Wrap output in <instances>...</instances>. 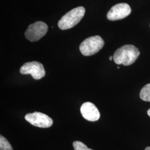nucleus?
I'll return each mask as SVG.
<instances>
[{
	"instance_id": "nucleus-1",
	"label": "nucleus",
	"mask_w": 150,
	"mask_h": 150,
	"mask_svg": "<svg viewBox=\"0 0 150 150\" xmlns=\"http://www.w3.org/2000/svg\"><path fill=\"white\" fill-rule=\"evenodd\" d=\"M139 54V50L136 47L131 45H126L115 51L113 59L116 64L129 66L134 63Z\"/></svg>"
},
{
	"instance_id": "nucleus-2",
	"label": "nucleus",
	"mask_w": 150,
	"mask_h": 150,
	"mask_svg": "<svg viewBox=\"0 0 150 150\" xmlns=\"http://www.w3.org/2000/svg\"><path fill=\"white\" fill-rule=\"evenodd\" d=\"M85 13V8L79 6L72 9L62 17L58 22V26L61 30L70 29L78 24Z\"/></svg>"
},
{
	"instance_id": "nucleus-3",
	"label": "nucleus",
	"mask_w": 150,
	"mask_h": 150,
	"mask_svg": "<svg viewBox=\"0 0 150 150\" xmlns=\"http://www.w3.org/2000/svg\"><path fill=\"white\" fill-rule=\"evenodd\" d=\"M105 45V42L100 36L87 38L80 46L81 53L83 56H89L97 53Z\"/></svg>"
},
{
	"instance_id": "nucleus-4",
	"label": "nucleus",
	"mask_w": 150,
	"mask_h": 150,
	"mask_svg": "<svg viewBox=\"0 0 150 150\" xmlns=\"http://www.w3.org/2000/svg\"><path fill=\"white\" fill-rule=\"evenodd\" d=\"M48 26L42 21H38L30 25L25 33L26 38L31 42L40 40L47 33Z\"/></svg>"
},
{
	"instance_id": "nucleus-5",
	"label": "nucleus",
	"mask_w": 150,
	"mask_h": 150,
	"mask_svg": "<svg viewBox=\"0 0 150 150\" xmlns=\"http://www.w3.org/2000/svg\"><path fill=\"white\" fill-rule=\"evenodd\" d=\"M22 75H31L35 80H40L45 76L43 64L38 61L28 62L23 64L20 69Z\"/></svg>"
},
{
	"instance_id": "nucleus-6",
	"label": "nucleus",
	"mask_w": 150,
	"mask_h": 150,
	"mask_svg": "<svg viewBox=\"0 0 150 150\" xmlns=\"http://www.w3.org/2000/svg\"><path fill=\"white\" fill-rule=\"evenodd\" d=\"M25 120L33 126L40 128H48L53 124L52 119L47 115L39 112L27 113Z\"/></svg>"
},
{
	"instance_id": "nucleus-7",
	"label": "nucleus",
	"mask_w": 150,
	"mask_h": 150,
	"mask_svg": "<svg viewBox=\"0 0 150 150\" xmlns=\"http://www.w3.org/2000/svg\"><path fill=\"white\" fill-rule=\"evenodd\" d=\"M131 12V8L127 4L120 3L113 6L108 12L107 19L110 21H116L127 17Z\"/></svg>"
},
{
	"instance_id": "nucleus-8",
	"label": "nucleus",
	"mask_w": 150,
	"mask_h": 150,
	"mask_svg": "<svg viewBox=\"0 0 150 150\" xmlns=\"http://www.w3.org/2000/svg\"><path fill=\"white\" fill-rule=\"evenodd\" d=\"M81 113L83 117L89 121H96L100 117V113L96 106L92 103L85 102L81 106Z\"/></svg>"
},
{
	"instance_id": "nucleus-9",
	"label": "nucleus",
	"mask_w": 150,
	"mask_h": 150,
	"mask_svg": "<svg viewBox=\"0 0 150 150\" xmlns=\"http://www.w3.org/2000/svg\"><path fill=\"white\" fill-rule=\"evenodd\" d=\"M139 97L143 101L150 102V83L147 84L141 89Z\"/></svg>"
},
{
	"instance_id": "nucleus-10",
	"label": "nucleus",
	"mask_w": 150,
	"mask_h": 150,
	"mask_svg": "<svg viewBox=\"0 0 150 150\" xmlns=\"http://www.w3.org/2000/svg\"><path fill=\"white\" fill-rule=\"evenodd\" d=\"M0 150H13L11 144L2 135L0 136Z\"/></svg>"
},
{
	"instance_id": "nucleus-11",
	"label": "nucleus",
	"mask_w": 150,
	"mask_h": 150,
	"mask_svg": "<svg viewBox=\"0 0 150 150\" xmlns=\"http://www.w3.org/2000/svg\"><path fill=\"white\" fill-rule=\"evenodd\" d=\"M73 147L75 150H93L87 147L86 145H85L83 142L76 141L73 142Z\"/></svg>"
},
{
	"instance_id": "nucleus-12",
	"label": "nucleus",
	"mask_w": 150,
	"mask_h": 150,
	"mask_svg": "<svg viewBox=\"0 0 150 150\" xmlns=\"http://www.w3.org/2000/svg\"><path fill=\"white\" fill-rule=\"evenodd\" d=\"M147 114H148V115L150 117V108L147 111Z\"/></svg>"
},
{
	"instance_id": "nucleus-13",
	"label": "nucleus",
	"mask_w": 150,
	"mask_h": 150,
	"mask_svg": "<svg viewBox=\"0 0 150 150\" xmlns=\"http://www.w3.org/2000/svg\"><path fill=\"white\" fill-rule=\"evenodd\" d=\"M145 150H150V147H147L145 149Z\"/></svg>"
},
{
	"instance_id": "nucleus-14",
	"label": "nucleus",
	"mask_w": 150,
	"mask_h": 150,
	"mask_svg": "<svg viewBox=\"0 0 150 150\" xmlns=\"http://www.w3.org/2000/svg\"><path fill=\"white\" fill-rule=\"evenodd\" d=\"M109 59H110V61H111V60H112V59H113V56H111L110 57V58H109Z\"/></svg>"
}]
</instances>
